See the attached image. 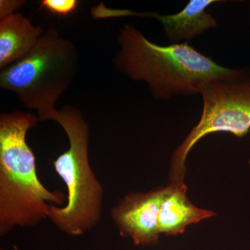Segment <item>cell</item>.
<instances>
[{"label": "cell", "mask_w": 250, "mask_h": 250, "mask_svg": "<svg viewBox=\"0 0 250 250\" xmlns=\"http://www.w3.org/2000/svg\"><path fill=\"white\" fill-rule=\"evenodd\" d=\"M118 42L121 49L114 59L117 70L131 80L146 82L156 100L200 94L214 81L248 76L244 70L219 65L187 42L156 45L131 24L121 28Z\"/></svg>", "instance_id": "obj_1"}, {"label": "cell", "mask_w": 250, "mask_h": 250, "mask_svg": "<svg viewBox=\"0 0 250 250\" xmlns=\"http://www.w3.org/2000/svg\"><path fill=\"white\" fill-rule=\"evenodd\" d=\"M39 122L31 113L0 115V236L16 228L37 226L49 218L52 205L62 207L67 196L51 191L37 174L28 131Z\"/></svg>", "instance_id": "obj_2"}, {"label": "cell", "mask_w": 250, "mask_h": 250, "mask_svg": "<svg viewBox=\"0 0 250 250\" xmlns=\"http://www.w3.org/2000/svg\"><path fill=\"white\" fill-rule=\"evenodd\" d=\"M47 121L62 126L69 147L53 161L54 170L67 188V202L52 205L49 219L62 232L79 236L95 228L103 213L104 188L89 163L90 130L80 110L72 106L51 113Z\"/></svg>", "instance_id": "obj_3"}, {"label": "cell", "mask_w": 250, "mask_h": 250, "mask_svg": "<svg viewBox=\"0 0 250 250\" xmlns=\"http://www.w3.org/2000/svg\"><path fill=\"white\" fill-rule=\"evenodd\" d=\"M78 71L76 47L49 28L27 55L1 70L0 87L16 93L26 108L37 111L39 121H45Z\"/></svg>", "instance_id": "obj_4"}, {"label": "cell", "mask_w": 250, "mask_h": 250, "mask_svg": "<svg viewBox=\"0 0 250 250\" xmlns=\"http://www.w3.org/2000/svg\"><path fill=\"white\" fill-rule=\"evenodd\" d=\"M203 108L200 121L171 158L170 182H183L186 161L192 148L207 135L229 132L243 137L250 130V77L238 80H216L201 92Z\"/></svg>", "instance_id": "obj_5"}, {"label": "cell", "mask_w": 250, "mask_h": 250, "mask_svg": "<svg viewBox=\"0 0 250 250\" xmlns=\"http://www.w3.org/2000/svg\"><path fill=\"white\" fill-rule=\"evenodd\" d=\"M166 187L149 192H132L111 208L112 220L123 238L136 246L157 244L160 238L159 217Z\"/></svg>", "instance_id": "obj_6"}, {"label": "cell", "mask_w": 250, "mask_h": 250, "mask_svg": "<svg viewBox=\"0 0 250 250\" xmlns=\"http://www.w3.org/2000/svg\"><path fill=\"white\" fill-rule=\"evenodd\" d=\"M184 182L170 183L161 203L159 217L160 234L177 236L182 234L188 227L216 215L212 210L195 207L187 196Z\"/></svg>", "instance_id": "obj_7"}, {"label": "cell", "mask_w": 250, "mask_h": 250, "mask_svg": "<svg viewBox=\"0 0 250 250\" xmlns=\"http://www.w3.org/2000/svg\"><path fill=\"white\" fill-rule=\"evenodd\" d=\"M218 0H190L175 14L139 13V16L155 18L161 23L166 37L173 43L188 41L217 26V21L207 9Z\"/></svg>", "instance_id": "obj_8"}, {"label": "cell", "mask_w": 250, "mask_h": 250, "mask_svg": "<svg viewBox=\"0 0 250 250\" xmlns=\"http://www.w3.org/2000/svg\"><path fill=\"white\" fill-rule=\"evenodd\" d=\"M45 31L19 13L0 20V69L27 55Z\"/></svg>", "instance_id": "obj_9"}, {"label": "cell", "mask_w": 250, "mask_h": 250, "mask_svg": "<svg viewBox=\"0 0 250 250\" xmlns=\"http://www.w3.org/2000/svg\"><path fill=\"white\" fill-rule=\"evenodd\" d=\"M77 0H42L41 9H45L50 14L59 16H67L73 14L78 7Z\"/></svg>", "instance_id": "obj_10"}, {"label": "cell", "mask_w": 250, "mask_h": 250, "mask_svg": "<svg viewBox=\"0 0 250 250\" xmlns=\"http://www.w3.org/2000/svg\"><path fill=\"white\" fill-rule=\"evenodd\" d=\"M27 1L23 0H1L0 1V20L15 14L14 11L22 7Z\"/></svg>", "instance_id": "obj_11"}, {"label": "cell", "mask_w": 250, "mask_h": 250, "mask_svg": "<svg viewBox=\"0 0 250 250\" xmlns=\"http://www.w3.org/2000/svg\"><path fill=\"white\" fill-rule=\"evenodd\" d=\"M14 250H20V249H18V248L16 246H14Z\"/></svg>", "instance_id": "obj_12"}, {"label": "cell", "mask_w": 250, "mask_h": 250, "mask_svg": "<svg viewBox=\"0 0 250 250\" xmlns=\"http://www.w3.org/2000/svg\"><path fill=\"white\" fill-rule=\"evenodd\" d=\"M1 250H4V249H1Z\"/></svg>", "instance_id": "obj_13"}]
</instances>
